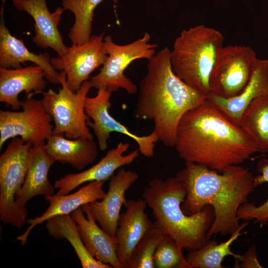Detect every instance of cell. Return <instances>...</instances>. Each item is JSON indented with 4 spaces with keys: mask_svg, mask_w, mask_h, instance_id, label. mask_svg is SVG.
Listing matches in <instances>:
<instances>
[{
    "mask_svg": "<svg viewBox=\"0 0 268 268\" xmlns=\"http://www.w3.org/2000/svg\"><path fill=\"white\" fill-rule=\"evenodd\" d=\"M19 11H25L34 20L35 35L33 41L38 47H50L58 56L64 55L68 47L64 43L58 26L64 9L58 7L53 12L49 10L46 0H12Z\"/></svg>",
    "mask_w": 268,
    "mask_h": 268,
    "instance_id": "cell-16",
    "label": "cell"
},
{
    "mask_svg": "<svg viewBox=\"0 0 268 268\" xmlns=\"http://www.w3.org/2000/svg\"><path fill=\"white\" fill-rule=\"evenodd\" d=\"M124 205L126 210L120 214L115 236L116 253L123 268H129L135 249L153 224L145 212L144 199L131 200Z\"/></svg>",
    "mask_w": 268,
    "mask_h": 268,
    "instance_id": "cell-14",
    "label": "cell"
},
{
    "mask_svg": "<svg viewBox=\"0 0 268 268\" xmlns=\"http://www.w3.org/2000/svg\"><path fill=\"white\" fill-rule=\"evenodd\" d=\"M104 182L91 181L72 194H54L45 197V200L50 203L49 207L41 215L27 220L29 226L22 234L17 237L16 240L19 241L22 245H24L31 231L37 225L56 216L70 214L84 204L102 200L106 194L103 189Z\"/></svg>",
    "mask_w": 268,
    "mask_h": 268,
    "instance_id": "cell-18",
    "label": "cell"
},
{
    "mask_svg": "<svg viewBox=\"0 0 268 268\" xmlns=\"http://www.w3.org/2000/svg\"><path fill=\"white\" fill-rule=\"evenodd\" d=\"M44 147L55 162L69 164L78 170L84 169L96 160L99 148L93 139H68L56 134H52L47 139Z\"/></svg>",
    "mask_w": 268,
    "mask_h": 268,
    "instance_id": "cell-23",
    "label": "cell"
},
{
    "mask_svg": "<svg viewBox=\"0 0 268 268\" xmlns=\"http://www.w3.org/2000/svg\"><path fill=\"white\" fill-rule=\"evenodd\" d=\"M224 38L219 30L203 24L183 30L170 50L174 73L186 84L207 97L209 79Z\"/></svg>",
    "mask_w": 268,
    "mask_h": 268,
    "instance_id": "cell-5",
    "label": "cell"
},
{
    "mask_svg": "<svg viewBox=\"0 0 268 268\" xmlns=\"http://www.w3.org/2000/svg\"><path fill=\"white\" fill-rule=\"evenodd\" d=\"M84 215L81 207L70 213L79 234L89 254L96 260L114 268H123L116 253V239L104 231L89 214Z\"/></svg>",
    "mask_w": 268,
    "mask_h": 268,
    "instance_id": "cell-20",
    "label": "cell"
},
{
    "mask_svg": "<svg viewBox=\"0 0 268 268\" xmlns=\"http://www.w3.org/2000/svg\"><path fill=\"white\" fill-rule=\"evenodd\" d=\"M174 147L185 162L220 173L242 164L258 152L254 141L240 125L208 98L182 117Z\"/></svg>",
    "mask_w": 268,
    "mask_h": 268,
    "instance_id": "cell-1",
    "label": "cell"
},
{
    "mask_svg": "<svg viewBox=\"0 0 268 268\" xmlns=\"http://www.w3.org/2000/svg\"><path fill=\"white\" fill-rule=\"evenodd\" d=\"M268 96V59L257 60L242 92L230 98L209 95L207 98L234 122L239 124L248 105L254 99Z\"/></svg>",
    "mask_w": 268,
    "mask_h": 268,
    "instance_id": "cell-21",
    "label": "cell"
},
{
    "mask_svg": "<svg viewBox=\"0 0 268 268\" xmlns=\"http://www.w3.org/2000/svg\"><path fill=\"white\" fill-rule=\"evenodd\" d=\"M237 268H261L263 267L259 263L256 247L254 245L249 247L243 255H239L234 265Z\"/></svg>",
    "mask_w": 268,
    "mask_h": 268,
    "instance_id": "cell-31",
    "label": "cell"
},
{
    "mask_svg": "<svg viewBox=\"0 0 268 268\" xmlns=\"http://www.w3.org/2000/svg\"><path fill=\"white\" fill-rule=\"evenodd\" d=\"M151 36L147 32L132 42L119 45L110 35L104 38L107 58L99 72L89 80L91 87L97 90L106 88L112 92L120 89L131 95L138 91L136 85L124 73L127 67L134 61L151 59L156 53L157 45L150 43Z\"/></svg>",
    "mask_w": 268,
    "mask_h": 268,
    "instance_id": "cell-8",
    "label": "cell"
},
{
    "mask_svg": "<svg viewBox=\"0 0 268 268\" xmlns=\"http://www.w3.org/2000/svg\"><path fill=\"white\" fill-rule=\"evenodd\" d=\"M130 147L128 142H120L96 164L79 173H70L56 180L54 186L58 189L56 194L66 195L84 183L93 181H104L110 179L121 167L132 163L139 155L138 149L125 153Z\"/></svg>",
    "mask_w": 268,
    "mask_h": 268,
    "instance_id": "cell-15",
    "label": "cell"
},
{
    "mask_svg": "<svg viewBox=\"0 0 268 268\" xmlns=\"http://www.w3.org/2000/svg\"><path fill=\"white\" fill-rule=\"evenodd\" d=\"M138 179V175L131 170L120 168L110 178L109 188L100 201L87 203L81 207L90 214L100 226L115 237L120 216V210L127 202L126 193Z\"/></svg>",
    "mask_w": 268,
    "mask_h": 268,
    "instance_id": "cell-13",
    "label": "cell"
},
{
    "mask_svg": "<svg viewBox=\"0 0 268 268\" xmlns=\"http://www.w3.org/2000/svg\"><path fill=\"white\" fill-rule=\"evenodd\" d=\"M32 145L20 137L11 138L0 156V220L20 228L27 222V215L16 206L29 169Z\"/></svg>",
    "mask_w": 268,
    "mask_h": 268,
    "instance_id": "cell-7",
    "label": "cell"
},
{
    "mask_svg": "<svg viewBox=\"0 0 268 268\" xmlns=\"http://www.w3.org/2000/svg\"><path fill=\"white\" fill-rule=\"evenodd\" d=\"M112 93L107 89L101 88L98 90L95 96H87L85 102V113L92 120L87 122V125L94 132L99 149L102 151L106 150L111 133L116 132L133 139L143 156L152 157L155 143L159 140L157 134L152 131L146 135H137L113 117L109 112Z\"/></svg>",
    "mask_w": 268,
    "mask_h": 268,
    "instance_id": "cell-11",
    "label": "cell"
},
{
    "mask_svg": "<svg viewBox=\"0 0 268 268\" xmlns=\"http://www.w3.org/2000/svg\"><path fill=\"white\" fill-rule=\"evenodd\" d=\"M183 248L167 235L163 234L156 247L154 263L156 268H190L183 254Z\"/></svg>",
    "mask_w": 268,
    "mask_h": 268,
    "instance_id": "cell-28",
    "label": "cell"
},
{
    "mask_svg": "<svg viewBox=\"0 0 268 268\" xmlns=\"http://www.w3.org/2000/svg\"><path fill=\"white\" fill-rule=\"evenodd\" d=\"M258 60L256 52L249 46H223L210 75L208 96L230 98L239 95L248 82Z\"/></svg>",
    "mask_w": 268,
    "mask_h": 268,
    "instance_id": "cell-9",
    "label": "cell"
},
{
    "mask_svg": "<svg viewBox=\"0 0 268 268\" xmlns=\"http://www.w3.org/2000/svg\"><path fill=\"white\" fill-rule=\"evenodd\" d=\"M44 145L32 147L30 163L22 189L16 197L17 208L27 215V202L36 196L54 195L55 187L48 179L51 166L55 162L45 150Z\"/></svg>",
    "mask_w": 268,
    "mask_h": 268,
    "instance_id": "cell-22",
    "label": "cell"
},
{
    "mask_svg": "<svg viewBox=\"0 0 268 268\" xmlns=\"http://www.w3.org/2000/svg\"><path fill=\"white\" fill-rule=\"evenodd\" d=\"M103 33L91 35L82 44H72L63 56L50 59L56 70L64 71L67 83L73 92L89 78L90 74L104 64L107 53L104 45Z\"/></svg>",
    "mask_w": 268,
    "mask_h": 268,
    "instance_id": "cell-12",
    "label": "cell"
},
{
    "mask_svg": "<svg viewBox=\"0 0 268 268\" xmlns=\"http://www.w3.org/2000/svg\"><path fill=\"white\" fill-rule=\"evenodd\" d=\"M163 235L153 226L135 249L129 268H155L154 256Z\"/></svg>",
    "mask_w": 268,
    "mask_h": 268,
    "instance_id": "cell-30",
    "label": "cell"
},
{
    "mask_svg": "<svg viewBox=\"0 0 268 268\" xmlns=\"http://www.w3.org/2000/svg\"><path fill=\"white\" fill-rule=\"evenodd\" d=\"M176 176L181 180L186 196L181 206L191 215L211 205L214 219L206 233L208 239L220 234L231 235L240 226L239 207L248 201V196L256 188L255 176L247 168L233 165L220 173L203 165L185 162V167Z\"/></svg>",
    "mask_w": 268,
    "mask_h": 268,
    "instance_id": "cell-2",
    "label": "cell"
},
{
    "mask_svg": "<svg viewBox=\"0 0 268 268\" xmlns=\"http://www.w3.org/2000/svg\"><path fill=\"white\" fill-rule=\"evenodd\" d=\"M239 125L254 141L258 152H268V96L253 100L243 112Z\"/></svg>",
    "mask_w": 268,
    "mask_h": 268,
    "instance_id": "cell-25",
    "label": "cell"
},
{
    "mask_svg": "<svg viewBox=\"0 0 268 268\" xmlns=\"http://www.w3.org/2000/svg\"><path fill=\"white\" fill-rule=\"evenodd\" d=\"M2 0L0 17V67L5 68H19L21 64L31 62L43 69L45 78L52 83L60 84V72L53 67L50 56L48 53L36 54L30 52L23 41L11 34L3 18Z\"/></svg>",
    "mask_w": 268,
    "mask_h": 268,
    "instance_id": "cell-17",
    "label": "cell"
},
{
    "mask_svg": "<svg viewBox=\"0 0 268 268\" xmlns=\"http://www.w3.org/2000/svg\"><path fill=\"white\" fill-rule=\"evenodd\" d=\"M46 229L55 239H66L73 248L83 268H111L110 265L94 258L88 252L70 214L54 216L46 221Z\"/></svg>",
    "mask_w": 268,
    "mask_h": 268,
    "instance_id": "cell-24",
    "label": "cell"
},
{
    "mask_svg": "<svg viewBox=\"0 0 268 268\" xmlns=\"http://www.w3.org/2000/svg\"><path fill=\"white\" fill-rule=\"evenodd\" d=\"M248 225L247 220L241 224L225 242L219 244L210 239L201 248L189 251L186 260L190 268H223L222 263L225 257L231 256L237 259L240 254L232 252L230 247L232 244L242 234L241 231Z\"/></svg>",
    "mask_w": 268,
    "mask_h": 268,
    "instance_id": "cell-26",
    "label": "cell"
},
{
    "mask_svg": "<svg viewBox=\"0 0 268 268\" xmlns=\"http://www.w3.org/2000/svg\"><path fill=\"white\" fill-rule=\"evenodd\" d=\"M186 196L185 185L176 176L165 180L153 178L142 194L155 218L153 226L191 251L208 241L206 233L214 220V212L211 205H206L197 213L186 215L181 206Z\"/></svg>",
    "mask_w": 268,
    "mask_h": 268,
    "instance_id": "cell-4",
    "label": "cell"
},
{
    "mask_svg": "<svg viewBox=\"0 0 268 268\" xmlns=\"http://www.w3.org/2000/svg\"><path fill=\"white\" fill-rule=\"evenodd\" d=\"M207 97L191 87L174 72L170 50L164 47L149 60L139 82L134 116L152 120L153 132L165 146L174 147L179 123L189 110Z\"/></svg>",
    "mask_w": 268,
    "mask_h": 268,
    "instance_id": "cell-3",
    "label": "cell"
},
{
    "mask_svg": "<svg viewBox=\"0 0 268 268\" xmlns=\"http://www.w3.org/2000/svg\"><path fill=\"white\" fill-rule=\"evenodd\" d=\"M26 95L21 111L0 110V149L9 139L20 137L33 147L44 144L52 134L54 125L41 100Z\"/></svg>",
    "mask_w": 268,
    "mask_h": 268,
    "instance_id": "cell-10",
    "label": "cell"
},
{
    "mask_svg": "<svg viewBox=\"0 0 268 268\" xmlns=\"http://www.w3.org/2000/svg\"><path fill=\"white\" fill-rule=\"evenodd\" d=\"M45 78L43 68L36 64L19 68L0 67V102L18 110L21 108L20 93H42L46 86Z\"/></svg>",
    "mask_w": 268,
    "mask_h": 268,
    "instance_id": "cell-19",
    "label": "cell"
},
{
    "mask_svg": "<svg viewBox=\"0 0 268 268\" xmlns=\"http://www.w3.org/2000/svg\"><path fill=\"white\" fill-rule=\"evenodd\" d=\"M104 0H62L64 10L71 11L74 22L68 33V38L72 44L87 42L91 36L92 21L96 7ZM117 3L118 0H112Z\"/></svg>",
    "mask_w": 268,
    "mask_h": 268,
    "instance_id": "cell-27",
    "label": "cell"
},
{
    "mask_svg": "<svg viewBox=\"0 0 268 268\" xmlns=\"http://www.w3.org/2000/svg\"><path fill=\"white\" fill-rule=\"evenodd\" d=\"M62 87L58 92L51 89L42 93L41 101L54 121L52 134L62 135L68 139L79 137L93 139L87 122L89 117L85 111V102L91 86L89 80L84 81L75 92L68 87L66 75L60 72Z\"/></svg>",
    "mask_w": 268,
    "mask_h": 268,
    "instance_id": "cell-6",
    "label": "cell"
},
{
    "mask_svg": "<svg viewBox=\"0 0 268 268\" xmlns=\"http://www.w3.org/2000/svg\"><path fill=\"white\" fill-rule=\"evenodd\" d=\"M257 171L260 174L255 176L254 185L255 187L268 182V159L263 158L257 164ZM239 219L249 220L255 219V223H259L262 226L268 221V198L262 204L256 206L255 202H246L238 208Z\"/></svg>",
    "mask_w": 268,
    "mask_h": 268,
    "instance_id": "cell-29",
    "label": "cell"
}]
</instances>
